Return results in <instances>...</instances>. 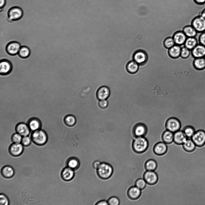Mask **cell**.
<instances>
[{
  "label": "cell",
  "instance_id": "6da1fadb",
  "mask_svg": "<svg viewBox=\"0 0 205 205\" xmlns=\"http://www.w3.org/2000/svg\"><path fill=\"white\" fill-rule=\"evenodd\" d=\"M96 170L98 176L104 180L110 178L113 172L112 166L108 163L104 162L101 163Z\"/></svg>",
  "mask_w": 205,
  "mask_h": 205
},
{
  "label": "cell",
  "instance_id": "7a4b0ae2",
  "mask_svg": "<svg viewBox=\"0 0 205 205\" xmlns=\"http://www.w3.org/2000/svg\"><path fill=\"white\" fill-rule=\"evenodd\" d=\"M132 146L135 152L139 154L142 153L147 149L149 142L144 137H136L133 141Z\"/></svg>",
  "mask_w": 205,
  "mask_h": 205
},
{
  "label": "cell",
  "instance_id": "3957f363",
  "mask_svg": "<svg viewBox=\"0 0 205 205\" xmlns=\"http://www.w3.org/2000/svg\"><path fill=\"white\" fill-rule=\"evenodd\" d=\"M22 9L17 6H14L10 8L7 12V17L10 21H16L20 19L23 15Z\"/></svg>",
  "mask_w": 205,
  "mask_h": 205
},
{
  "label": "cell",
  "instance_id": "277c9868",
  "mask_svg": "<svg viewBox=\"0 0 205 205\" xmlns=\"http://www.w3.org/2000/svg\"><path fill=\"white\" fill-rule=\"evenodd\" d=\"M47 136L43 130H38L32 133L31 135V139L33 142L38 145L41 146L47 142Z\"/></svg>",
  "mask_w": 205,
  "mask_h": 205
},
{
  "label": "cell",
  "instance_id": "5b68a950",
  "mask_svg": "<svg viewBox=\"0 0 205 205\" xmlns=\"http://www.w3.org/2000/svg\"><path fill=\"white\" fill-rule=\"evenodd\" d=\"M132 58L139 65H143L147 62L148 57L145 50L140 49L136 50L133 55Z\"/></svg>",
  "mask_w": 205,
  "mask_h": 205
},
{
  "label": "cell",
  "instance_id": "8992f818",
  "mask_svg": "<svg viewBox=\"0 0 205 205\" xmlns=\"http://www.w3.org/2000/svg\"><path fill=\"white\" fill-rule=\"evenodd\" d=\"M191 25L197 32H205V18L200 15L197 16L192 20Z\"/></svg>",
  "mask_w": 205,
  "mask_h": 205
},
{
  "label": "cell",
  "instance_id": "52a82bcc",
  "mask_svg": "<svg viewBox=\"0 0 205 205\" xmlns=\"http://www.w3.org/2000/svg\"><path fill=\"white\" fill-rule=\"evenodd\" d=\"M165 126L167 130L174 133L179 130L181 127V124L177 118L171 117L167 120Z\"/></svg>",
  "mask_w": 205,
  "mask_h": 205
},
{
  "label": "cell",
  "instance_id": "ba28073f",
  "mask_svg": "<svg viewBox=\"0 0 205 205\" xmlns=\"http://www.w3.org/2000/svg\"><path fill=\"white\" fill-rule=\"evenodd\" d=\"M147 132V128L145 124L143 123H138L133 127L132 133L135 138L144 137Z\"/></svg>",
  "mask_w": 205,
  "mask_h": 205
},
{
  "label": "cell",
  "instance_id": "9c48e42d",
  "mask_svg": "<svg viewBox=\"0 0 205 205\" xmlns=\"http://www.w3.org/2000/svg\"><path fill=\"white\" fill-rule=\"evenodd\" d=\"M191 139L196 146L200 147L205 144V131L202 130L195 131Z\"/></svg>",
  "mask_w": 205,
  "mask_h": 205
},
{
  "label": "cell",
  "instance_id": "30bf717a",
  "mask_svg": "<svg viewBox=\"0 0 205 205\" xmlns=\"http://www.w3.org/2000/svg\"><path fill=\"white\" fill-rule=\"evenodd\" d=\"M143 178L146 183L150 185H155L158 180V176L154 171H146L143 174Z\"/></svg>",
  "mask_w": 205,
  "mask_h": 205
},
{
  "label": "cell",
  "instance_id": "8fae6325",
  "mask_svg": "<svg viewBox=\"0 0 205 205\" xmlns=\"http://www.w3.org/2000/svg\"><path fill=\"white\" fill-rule=\"evenodd\" d=\"M21 47L18 42L16 41L11 42L6 45V51L9 55L14 56L18 54Z\"/></svg>",
  "mask_w": 205,
  "mask_h": 205
},
{
  "label": "cell",
  "instance_id": "7c38bea8",
  "mask_svg": "<svg viewBox=\"0 0 205 205\" xmlns=\"http://www.w3.org/2000/svg\"><path fill=\"white\" fill-rule=\"evenodd\" d=\"M12 69V66L11 62L7 59H3L0 62V73L3 75L9 74Z\"/></svg>",
  "mask_w": 205,
  "mask_h": 205
},
{
  "label": "cell",
  "instance_id": "4fadbf2b",
  "mask_svg": "<svg viewBox=\"0 0 205 205\" xmlns=\"http://www.w3.org/2000/svg\"><path fill=\"white\" fill-rule=\"evenodd\" d=\"M153 150L154 153L156 155L161 156L167 152V144L164 142H159L154 145Z\"/></svg>",
  "mask_w": 205,
  "mask_h": 205
},
{
  "label": "cell",
  "instance_id": "5bb4252c",
  "mask_svg": "<svg viewBox=\"0 0 205 205\" xmlns=\"http://www.w3.org/2000/svg\"><path fill=\"white\" fill-rule=\"evenodd\" d=\"M23 145L19 143H14L11 145L9 148L10 154L13 156H17L20 155L23 151Z\"/></svg>",
  "mask_w": 205,
  "mask_h": 205
},
{
  "label": "cell",
  "instance_id": "9a60e30c",
  "mask_svg": "<svg viewBox=\"0 0 205 205\" xmlns=\"http://www.w3.org/2000/svg\"><path fill=\"white\" fill-rule=\"evenodd\" d=\"M110 91L108 87L103 86L100 87L96 92V97L99 100L107 99L110 96Z\"/></svg>",
  "mask_w": 205,
  "mask_h": 205
},
{
  "label": "cell",
  "instance_id": "2e32d148",
  "mask_svg": "<svg viewBox=\"0 0 205 205\" xmlns=\"http://www.w3.org/2000/svg\"><path fill=\"white\" fill-rule=\"evenodd\" d=\"M175 44L177 45H184L187 37L182 31H179L175 32L172 37Z\"/></svg>",
  "mask_w": 205,
  "mask_h": 205
},
{
  "label": "cell",
  "instance_id": "e0dca14e",
  "mask_svg": "<svg viewBox=\"0 0 205 205\" xmlns=\"http://www.w3.org/2000/svg\"><path fill=\"white\" fill-rule=\"evenodd\" d=\"M141 190L135 185L131 186L127 191V196L131 200H136L140 197L141 193Z\"/></svg>",
  "mask_w": 205,
  "mask_h": 205
},
{
  "label": "cell",
  "instance_id": "ac0fdd59",
  "mask_svg": "<svg viewBox=\"0 0 205 205\" xmlns=\"http://www.w3.org/2000/svg\"><path fill=\"white\" fill-rule=\"evenodd\" d=\"M192 56L195 58L205 57V46L198 44L191 50Z\"/></svg>",
  "mask_w": 205,
  "mask_h": 205
},
{
  "label": "cell",
  "instance_id": "d6986e66",
  "mask_svg": "<svg viewBox=\"0 0 205 205\" xmlns=\"http://www.w3.org/2000/svg\"><path fill=\"white\" fill-rule=\"evenodd\" d=\"M74 170L68 167L64 168L61 172V175L62 179L66 181L71 180L74 176Z\"/></svg>",
  "mask_w": 205,
  "mask_h": 205
},
{
  "label": "cell",
  "instance_id": "ffe728a7",
  "mask_svg": "<svg viewBox=\"0 0 205 205\" xmlns=\"http://www.w3.org/2000/svg\"><path fill=\"white\" fill-rule=\"evenodd\" d=\"M187 137L183 131L179 130L174 133L173 142L176 144H182L187 140Z\"/></svg>",
  "mask_w": 205,
  "mask_h": 205
},
{
  "label": "cell",
  "instance_id": "44dd1931",
  "mask_svg": "<svg viewBox=\"0 0 205 205\" xmlns=\"http://www.w3.org/2000/svg\"><path fill=\"white\" fill-rule=\"evenodd\" d=\"M30 129L28 125L23 123L18 124L16 128L17 133L23 137L27 136L29 135Z\"/></svg>",
  "mask_w": 205,
  "mask_h": 205
},
{
  "label": "cell",
  "instance_id": "7402d4cb",
  "mask_svg": "<svg viewBox=\"0 0 205 205\" xmlns=\"http://www.w3.org/2000/svg\"><path fill=\"white\" fill-rule=\"evenodd\" d=\"M181 47L180 46L175 45L168 49V53L169 56L172 59H175L180 56Z\"/></svg>",
  "mask_w": 205,
  "mask_h": 205
},
{
  "label": "cell",
  "instance_id": "603a6c76",
  "mask_svg": "<svg viewBox=\"0 0 205 205\" xmlns=\"http://www.w3.org/2000/svg\"><path fill=\"white\" fill-rule=\"evenodd\" d=\"M139 65L133 60L128 62L126 64V70L129 73L134 74L137 73L138 71Z\"/></svg>",
  "mask_w": 205,
  "mask_h": 205
},
{
  "label": "cell",
  "instance_id": "cb8c5ba5",
  "mask_svg": "<svg viewBox=\"0 0 205 205\" xmlns=\"http://www.w3.org/2000/svg\"><path fill=\"white\" fill-rule=\"evenodd\" d=\"M66 164L67 167L75 170L79 168L80 162L79 160L77 158L75 157H71L67 160Z\"/></svg>",
  "mask_w": 205,
  "mask_h": 205
},
{
  "label": "cell",
  "instance_id": "d4e9b609",
  "mask_svg": "<svg viewBox=\"0 0 205 205\" xmlns=\"http://www.w3.org/2000/svg\"><path fill=\"white\" fill-rule=\"evenodd\" d=\"M182 31L187 37H195L197 34V32L191 25L185 26L182 29Z\"/></svg>",
  "mask_w": 205,
  "mask_h": 205
},
{
  "label": "cell",
  "instance_id": "484cf974",
  "mask_svg": "<svg viewBox=\"0 0 205 205\" xmlns=\"http://www.w3.org/2000/svg\"><path fill=\"white\" fill-rule=\"evenodd\" d=\"M174 133L167 130L165 131L161 136L162 140L166 144H170L173 141Z\"/></svg>",
  "mask_w": 205,
  "mask_h": 205
},
{
  "label": "cell",
  "instance_id": "4316f807",
  "mask_svg": "<svg viewBox=\"0 0 205 205\" xmlns=\"http://www.w3.org/2000/svg\"><path fill=\"white\" fill-rule=\"evenodd\" d=\"M14 171L13 168L9 166L3 167L1 170V173L2 176L6 178H10L14 175Z\"/></svg>",
  "mask_w": 205,
  "mask_h": 205
},
{
  "label": "cell",
  "instance_id": "83f0119b",
  "mask_svg": "<svg viewBox=\"0 0 205 205\" xmlns=\"http://www.w3.org/2000/svg\"><path fill=\"white\" fill-rule=\"evenodd\" d=\"M198 44V42L196 37H187L184 45L189 50H191Z\"/></svg>",
  "mask_w": 205,
  "mask_h": 205
},
{
  "label": "cell",
  "instance_id": "f1b7e54d",
  "mask_svg": "<svg viewBox=\"0 0 205 205\" xmlns=\"http://www.w3.org/2000/svg\"><path fill=\"white\" fill-rule=\"evenodd\" d=\"M157 164L156 161L153 159L147 160L144 164V167L146 171H155L157 169Z\"/></svg>",
  "mask_w": 205,
  "mask_h": 205
},
{
  "label": "cell",
  "instance_id": "f546056e",
  "mask_svg": "<svg viewBox=\"0 0 205 205\" xmlns=\"http://www.w3.org/2000/svg\"><path fill=\"white\" fill-rule=\"evenodd\" d=\"M28 126L30 130L35 131L38 130L40 128L41 124L38 119L32 118L29 121Z\"/></svg>",
  "mask_w": 205,
  "mask_h": 205
},
{
  "label": "cell",
  "instance_id": "4dcf8cb0",
  "mask_svg": "<svg viewBox=\"0 0 205 205\" xmlns=\"http://www.w3.org/2000/svg\"><path fill=\"white\" fill-rule=\"evenodd\" d=\"M195 145L191 140H187L182 144L183 149L186 151L190 152L194 150Z\"/></svg>",
  "mask_w": 205,
  "mask_h": 205
},
{
  "label": "cell",
  "instance_id": "1f68e13d",
  "mask_svg": "<svg viewBox=\"0 0 205 205\" xmlns=\"http://www.w3.org/2000/svg\"><path fill=\"white\" fill-rule=\"evenodd\" d=\"M193 63L196 69H202L205 68V58L204 57L195 58Z\"/></svg>",
  "mask_w": 205,
  "mask_h": 205
},
{
  "label": "cell",
  "instance_id": "d6a6232c",
  "mask_svg": "<svg viewBox=\"0 0 205 205\" xmlns=\"http://www.w3.org/2000/svg\"><path fill=\"white\" fill-rule=\"evenodd\" d=\"M30 51L27 47H21L18 53L19 56L22 58L25 59L28 58L30 55Z\"/></svg>",
  "mask_w": 205,
  "mask_h": 205
},
{
  "label": "cell",
  "instance_id": "836d02e7",
  "mask_svg": "<svg viewBox=\"0 0 205 205\" xmlns=\"http://www.w3.org/2000/svg\"><path fill=\"white\" fill-rule=\"evenodd\" d=\"M65 124L68 126H73L76 123V119L75 117L71 115H68L65 116L64 119Z\"/></svg>",
  "mask_w": 205,
  "mask_h": 205
},
{
  "label": "cell",
  "instance_id": "e575fe53",
  "mask_svg": "<svg viewBox=\"0 0 205 205\" xmlns=\"http://www.w3.org/2000/svg\"><path fill=\"white\" fill-rule=\"evenodd\" d=\"M175 43L173 37H169L165 38L163 41V45L167 49H169L175 45Z\"/></svg>",
  "mask_w": 205,
  "mask_h": 205
},
{
  "label": "cell",
  "instance_id": "d590c367",
  "mask_svg": "<svg viewBox=\"0 0 205 205\" xmlns=\"http://www.w3.org/2000/svg\"><path fill=\"white\" fill-rule=\"evenodd\" d=\"M194 127L190 125H188L185 127L183 131L188 137H191L195 132Z\"/></svg>",
  "mask_w": 205,
  "mask_h": 205
},
{
  "label": "cell",
  "instance_id": "8d00e7d4",
  "mask_svg": "<svg viewBox=\"0 0 205 205\" xmlns=\"http://www.w3.org/2000/svg\"><path fill=\"white\" fill-rule=\"evenodd\" d=\"M146 184L143 179L139 178L135 181V185L142 190L145 188Z\"/></svg>",
  "mask_w": 205,
  "mask_h": 205
},
{
  "label": "cell",
  "instance_id": "74e56055",
  "mask_svg": "<svg viewBox=\"0 0 205 205\" xmlns=\"http://www.w3.org/2000/svg\"><path fill=\"white\" fill-rule=\"evenodd\" d=\"M191 52V50L184 46L181 48L180 56L182 58L186 59L189 56Z\"/></svg>",
  "mask_w": 205,
  "mask_h": 205
},
{
  "label": "cell",
  "instance_id": "f35d334b",
  "mask_svg": "<svg viewBox=\"0 0 205 205\" xmlns=\"http://www.w3.org/2000/svg\"><path fill=\"white\" fill-rule=\"evenodd\" d=\"M195 37L197 40L198 44L205 46V32L202 33L198 32Z\"/></svg>",
  "mask_w": 205,
  "mask_h": 205
},
{
  "label": "cell",
  "instance_id": "ab89813d",
  "mask_svg": "<svg viewBox=\"0 0 205 205\" xmlns=\"http://www.w3.org/2000/svg\"><path fill=\"white\" fill-rule=\"evenodd\" d=\"M22 136L18 133L14 134L11 137L12 141L14 143H19L21 142Z\"/></svg>",
  "mask_w": 205,
  "mask_h": 205
},
{
  "label": "cell",
  "instance_id": "60d3db41",
  "mask_svg": "<svg viewBox=\"0 0 205 205\" xmlns=\"http://www.w3.org/2000/svg\"><path fill=\"white\" fill-rule=\"evenodd\" d=\"M107 202L108 205H118L120 203L119 200L116 197H110Z\"/></svg>",
  "mask_w": 205,
  "mask_h": 205
},
{
  "label": "cell",
  "instance_id": "b9f144b4",
  "mask_svg": "<svg viewBox=\"0 0 205 205\" xmlns=\"http://www.w3.org/2000/svg\"><path fill=\"white\" fill-rule=\"evenodd\" d=\"M9 203V200L6 196L3 194H1L0 195V204L1 205H8Z\"/></svg>",
  "mask_w": 205,
  "mask_h": 205
},
{
  "label": "cell",
  "instance_id": "7bdbcfd3",
  "mask_svg": "<svg viewBox=\"0 0 205 205\" xmlns=\"http://www.w3.org/2000/svg\"><path fill=\"white\" fill-rule=\"evenodd\" d=\"M22 144L24 146H27L29 145L31 143L30 138L27 136L23 137L21 140Z\"/></svg>",
  "mask_w": 205,
  "mask_h": 205
},
{
  "label": "cell",
  "instance_id": "ee69618b",
  "mask_svg": "<svg viewBox=\"0 0 205 205\" xmlns=\"http://www.w3.org/2000/svg\"><path fill=\"white\" fill-rule=\"evenodd\" d=\"M99 107L102 109H104L108 105V102L106 100H100L98 103Z\"/></svg>",
  "mask_w": 205,
  "mask_h": 205
},
{
  "label": "cell",
  "instance_id": "f6af8a7d",
  "mask_svg": "<svg viewBox=\"0 0 205 205\" xmlns=\"http://www.w3.org/2000/svg\"><path fill=\"white\" fill-rule=\"evenodd\" d=\"M96 205H108L107 202L105 200H100L96 203Z\"/></svg>",
  "mask_w": 205,
  "mask_h": 205
},
{
  "label": "cell",
  "instance_id": "bcb514c9",
  "mask_svg": "<svg viewBox=\"0 0 205 205\" xmlns=\"http://www.w3.org/2000/svg\"><path fill=\"white\" fill-rule=\"evenodd\" d=\"M194 2L198 5H203L205 3V0H193Z\"/></svg>",
  "mask_w": 205,
  "mask_h": 205
},
{
  "label": "cell",
  "instance_id": "7dc6e473",
  "mask_svg": "<svg viewBox=\"0 0 205 205\" xmlns=\"http://www.w3.org/2000/svg\"><path fill=\"white\" fill-rule=\"evenodd\" d=\"M100 162L98 161H95L93 162L92 164L93 167L95 169H96L100 164Z\"/></svg>",
  "mask_w": 205,
  "mask_h": 205
},
{
  "label": "cell",
  "instance_id": "c3c4849f",
  "mask_svg": "<svg viewBox=\"0 0 205 205\" xmlns=\"http://www.w3.org/2000/svg\"><path fill=\"white\" fill-rule=\"evenodd\" d=\"M6 2V0H0V9H2L5 6Z\"/></svg>",
  "mask_w": 205,
  "mask_h": 205
},
{
  "label": "cell",
  "instance_id": "681fc988",
  "mask_svg": "<svg viewBox=\"0 0 205 205\" xmlns=\"http://www.w3.org/2000/svg\"><path fill=\"white\" fill-rule=\"evenodd\" d=\"M200 15L205 18V8L201 12Z\"/></svg>",
  "mask_w": 205,
  "mask_h": 205
}]
</instances>
